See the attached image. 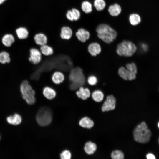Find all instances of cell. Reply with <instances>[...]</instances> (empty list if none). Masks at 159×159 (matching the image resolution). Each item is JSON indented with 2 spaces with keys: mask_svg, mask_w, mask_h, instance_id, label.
Returning a JSON list of instances; mask_svg holds the SVG:
<instances>
[{
  "mask_svg": "<svg viewBox=\"0 0 159 159\" xmlns=\"http://www.w3.org/2000/svg\"><path fill=\"white\" fill-rule=\"evenodd\" d=\"M52 120V112L49 107L44 106L38 110L36 116V120L40 126H45L49 125Z\"/></svg>",
  "mask_w": 159,
  "mask_h": 159,
  "instance_id": "obj_5",
  "label": "cell"
},
{
  "mask_svg": "<svg viewBox=\"0 0 159 159\" xmlns=\"http://www.w3.org/2000/svg\"><path fill=\"white\" fill-rule=\"evenodd\" d=\"M96 31L98 37L107 44L113 42L117 36L115 31L106 24H99L96 27Z\"/></svg>",
  "mask_w": 159,
  "mask_h": 159,
  "instance_id": "obj_3",
  "label": "cell"
},
{
  "mask_svg": "<svg viewBox=\"0 0 159 159\" xmlns=\"http://www.w3.org/2000/svg\"><path fill=\"white\" fill-rule=\"evenodd\" d=\"M77 39L82 43L85 42L90 37L89 32L84 29L80 28L75 33Z\"/></svg>",
  "mask_w": 159,
  "mask_h": 159,
  "instance_id": "obj_11",
  "label": "cell"
},
{
  "mask_svg": "<svg viewBox=\"0 0 159 159\" xmlns=\"http://www.w3.org/2000/svg\"><path fill=\"white\" fill-rule=\"evenodd\" d=\"M94 5L98 11L103 10L106 6V3L104 0H95Z\"/></svg>",
  "mask_w": 159,
  "mask_h": 159,
  "instance_id": "obj_28",
  "label": "cell"
},
{
  "mask_svg": "<svg viewBox=\"0 0 159 159\" xmlns=\"http://www.w3.org/2000/svg\"><path fill=\"white\" fill-rule=\"evenodd\" d=\"M16 32L18 38L21 39L27 38L29 34L27 29L23 26H20L17 28L16 30Z\"/></svg>",
  "mask_w": 159,
  "mask_h": 159,
  "instance_id": "obj_18",
  "label": "cell"
},
{
  "mask_svg": "<svg viewBox=\"0 0 159 159\" xmlns=\"http://www.w3.org/2000/svg\"><path fill=\"white\" fill-rule=\"evenodd\" d=\"M64 79V77L63 74L62 72L58 71L54 72L52 77V81L56 84L62 83Z\"/></svg>",
  "mask_w": 159,
  "mask_h": 159,
  "instance_id": "obj_21",
  "label": "cell"
},
{
  "mask_svg": "<svg viewBox=\"0 0 159 159\" xmlns=\"http://www.w3.org/2000/svg\"><path fill=\"white\" fill-rule=\"evenodd\" d=\"M129 20L131 24L132 25H136L141 22V18L139 15L136 14H132L130 15Z\"/></svg>",
  "mask_w": 159,
  "mask_h": 159,
  "instance_id": "obj_26",
  "label": "cell"
},
{
  "mask_svg": "<svg viewBox=\"0 0 159 159\" xmlns=\"http://www.w3.org/2000/svg\"><path fill=\"white\" fill-rule=\"evenodd\" d=\"M20 90L22 98L29 105L34 104L36 101L35 92L27 80H24L21 83Z\"/></svg>",
  "mask_w": 159,
  "mask_h": 159,
  "instance_id": "obj_4",
  "label": "cell"
},
{
  "mask_svg": "<svg viewBox=\"0 0 159 159\" xmlns=\"http://www.w3.org/2000/svg\"><path fill=\"white\" fill-rule=\"evenodd\" d=\"M110 157L112 159H124L125 154L122 151L115 150L111 152Z\"/></svg>",
  "mask_w": 159,
  "mask_h": 159,
  "instance_id": "obj_27",
  "label": "cell"
},
{
  "mask_svg": "<svg viewBox=\"0 0 159 159\" xmlns=\"http://www.w3.org/2000/svg\"><path fill=\"white\" fill-rule=\"evenodd\" d=\"M69 80L70 89L76 91L78 90L80 87H84L87 82V79L82 69L78 67H74L71 69Z\"/></svg>",
  "mask_w": 159,
  "mask_h": 159,
  "instance_id": "obj_1",
  "label": "cell"
},
{
  "mask_svg": "<svg viewBox=\"0 0 159 159\" xmlns=\"http://www.w3.org/2000/svg\"><path fill=\"white\" fill-rule=\"evenodd\" d=\"M66 16L67 18L69 20L71 21L74 20V17L72 10L68 11L66 13Z\"/></svg>",
  "mask_w": 159,
  "mask_h": 159,
  "instance_id": "obj_34",
  "label": "cell"
},
{
  "mask_svg": "<svg viewBox=\"0 0 159 159\" xmlns=\"http://www.w3.org/2000/svg\"><path fill=\"white\" fill-rule=\"evenodd\" d=\"M137 49L136 46L133 43L125 40L117 45L116 52L120 56L129 57L134 54Z\"/></svg>",
  "mask_w": 159,
  "mask_h": 159,
  "instance_id": "obj_6",
  "label": "cell"
},
{
  "mask_svg": "<svg viewBox=\"0 0 159 159\" xmlns=\"http://www.w3.org/2000/svg\"><path fill=\"white\" fill-rule=\"evenodd\" d=\"M40 51L42 54L45 56L51 55L53 52L52 48L47 44L41 46Z\"/></svg>",
  "mask_w": 159,
  "mask_h": 159,
  "instance_id": "obj_25",
  "label": "cell"
},
{
  "mask_svg": "<svg viewBox=\"0 0 159 159\" xmlns=\"http://www.w3.org/2000/svg\"><path fill=\"white\" fill-rule=\"evenodd\" d=\"M72 11L74 17V20L77 21L78 20L80 16L79 11L75 8L72 9Z\"/></svg>",
  "mask_w": 159,
  "mask_h": 159,
  "instance_id": "obj_33",
  "label": "cell"
},
{
  "mask_svg": "<svg viewBox=\"0 0 159 159\" xmlns=\"http://www.w3.org/2000/svg\"><path fill=\"white\" fill-rule=\"evenodd\" d=\"M71 156L70 152L68 150L64 151L60 155V157L62 159H70Z\"/></svg>",
  "mask_w": 159,
  "mask_h": 159,
  "instance_id": "obj_32",
  "label": "cell"
},
{
  "mask_svg": "<svg viewBox=\"0 0 159 159\" xmlns=\"http://www.w3.org/2000/svg\"><path fill=\"white\" fill-rule=\"evenodd\" d=\"M108 11L111 15L113 16H118L121 13V9L118 4L115 3L109 6Z\"/></svg>",
  "mask_w": 159,
  "mask_h": 159,
  "instance_id": "obj_20",
  "label": "cell"
},
{
  "mask_svg": "<svg viewBox=\"0 0 159 159\" xmlns=\"http://www.w3.org/2000/svg\"><path fill=\"white\" fill-rule=\"evenodd\" d=\"M126 67L127 69L135 74L137 73V68L135 64L134 63L127 64Z\"/></svg>",
  "mask_w": 159,
  "mask_h": 159,
  "instance_id": "obj_31",
  "label": "cell"
},
{
  "mask_svg": "<svg viewBox=\"0 0 159 159\" xmlns=\"http://www.w3.org/2000/svg\"><path fill=\"white\" fill-rule=\"evenodd\" d=\"M6 0H0V5L4 3Z\"/></svg>",
  "mask_w": 159,
  "mask_h": 159,
  "instance_id": "obj_37",
  "label": "cell"
},
{
  "mask_svg": "<svg viewBox=\"0 0 159 159\" xmlns=\"http://www.w3.org/2000/svg\"><path fill=\"white\" fill-rule=\"evenodd\" d=\"M141 47L144 51H146L147 49V45L145 44H141Z\"/></svg>",
  "mask_w": 159,
  "mask_h": 159,
  "instance_id": "obj_36",
  "label": "cell"
},
{
  "mask_svg": "<svg viewBox=\"0 0 159 159\" xmlns=\"http://www.w3.org/2000/svg\"><path fill=\"white\" fill-rule=\"evenodd\" d=\"M158 127L159 128V122L158 123Z\"/></svg>",
  "mask_w": 159,
  "mask_h": 159,
  "instance_id": "obj_38",
  "label": "cell"
},
{
  "mask_svg": "<svg viewBox=\"0 0 159 159\" xmlns=\"http://www.w3.org/2000/svg\"><path fill=\"white\" fill-rule=\"evenodd\" d=\"M34 39L36 44L40 46L46 44L47 41V36L42 33L36 34L34 37Z\"/></svg>",
  "mask_w": 159,
  "mask_h": 159,
  "instance_id": "obj_17",
  "label": "cell"
},
{
  "mask_svg": "<svg viewBox=\"0 0 159 159\" xmlns=\"http://www.w3.org/2000/svg\"><path fill=\"white\" fill-rule=\"evenodd\" d=\"M72 34V31L69 27L64 26L61 29L60 35L62 39L68 40L71 38Z\"/></svg>",
  "mask_w": 159,
  "mask_h": 159,
  "instance_id": "obj_19",
  "label": "cell"
},
{
  "mask_svg": "<svg viewBox=\"0 0 159 159\" xmlns=\"http://www.w3.org/2000/svg\"><path fill=\"white\" fill-rule=\"evenodd\" d=\"M76 94L79 99L86 100L90 96L91 93L90 89L87 87L83 86L80 87L76 92Z\"/></svg>",
  "mask_w": 159,
  "mask_h": 159,
  "instance_id": "obj_10",
  "label": "cell"
},
{
  "mask_svg": "<svg viewBox=\"0 0 159 159\" xmlns=\"http://www.w3.org/2000/svg\"><path fill=\"white\" fill-rule=\"evenodd\" d=\"M87 50L88 52L91 55L95 56L100 53L101 49L99 44L96 42H93L88 45Z\"/></svg>",
  "mask_w": 159,
  "mask_h": 159,
  "instance_id": "obj_12",
  "label": "cell"
},
{
  "mask_svg": "<svg viewBox=\"0 0 159 159\" xmlns=\"http://www.w3.org/2000/svg\"><path fill=\"white\" fill-rule=\"evenodd\" d=\"M2 42L5 46L7 47H11L15 41L14 36L11 34H6L2 37Z\"/></svg>",
  "mask_w": 159,
  "mask_h": 159,
  "instance_id": "obj_14",
  "label": "cell"
},
{
  "mask_svg": "<svg viewBox=\"0 0 159 159\" xmlns=\"http://www.w3.org/2000/svg\"><path fill=\"white\" fill-rule=\"evenodd\" d=\"M116 104V98L113 95L107 96L102 106V111L104 112L113 110L115 109Z\"/></svg>",
  "mask_w": 159,
  "mask_h": 159,
  "instance_id": "obj_7",
  "label": "cell"
},
{
  "mask_svg": "<svg viewBox=\"0 0 159 159\" xmlns=\"http://www.w3.org/2000/svg\"><path fill=\"white\" fill-rule=\"evenodd\" d=\"M146 158L148 159H155V156L151 153H149L147 155Z\"/></svg>",
  "mask_w": 159,
  "mask_h": 159,
  "instance_id": "obj_35",
  "label": "cell"
},
{
  "mask_svg": "<svg viewBox=\"0 0 159 159\" xmlns=\"http://www.w3.org/2000/svg\"><path fill=\"white\" fill-rule=\"evenodd\" d=\"M87 82L89 85L93 86L97 84V79L94 75L90 76L87 78Z\"/></svg>",
  "mask_w": 159,
  "mask_h": 159,
  "instance_id": "obj_30",
  "label": "cell"
},
{
  "mask_svg": "<svg viewBox=\"0 0 159 159\" xmlns=\"http://www.w3.org/2000/svg\"><path fill=\"white\" fill-rule=\"evenodd\" d=\"M82 11L86 13L91 12L92 10V5L91 3L88 1H83L81 5Z\"/></svg>",
  "mask_w": 159,
  "mask_h": 159,
  "instance_id": "obj_29",
  "label": "cell"
},
{
  "mask_svg": "<svg viewBox=\"0 0 159 159\" xmlns=\"http://www.w3.org/2000/svg\"><path fill=\"white\" fill-rule=\"evenodd\" d=\"M119 76L125 80H132L135 79L136 74L130 71L124 67H120L118 70Z\"/></svg>",
  "mask_w": 159,
  "mask_h": 159,
  "instance_id": "obj_9",
  "label": "cell"
},
{
  "mask_svg": "<svg viewBox=\"0 0 159 159\" xmlns=\"http://www.w3.org/2000/svg\"><path fill=\"white\" fill-rule=\"evenodd\" d=\"M133 136L136 142L144 144L148 143L150 140L151 133L146 123L144 122H142L134 128L133 132Z\"/></svg>",
  "mask_w": 159,
  "mask_h": 159,
  "instance_id": "obj_2",
  "label": "cell"
},
{
  "mask_svg": "<svg viewBox=\"0 0 159 159\" xmlns=\"http://www.w3.org/2000/svg\"><path fill=\"white\" fill-rule=\"evenodd\" d=\"M44 96L48 100H52L56 97V93L55 90L49 87H45L43 90Z\"/></svg>",
  "mask_w": 159,
  "mask_h": 159,
  "instance_id": "obj_15",
  "label": "cell"
},
{
  "mask_svg": "<svg viewBox=\"0 0 159 159\" xmlns=\"http://www.w3.org/2000/svg\"><path fill=\"white\" fill-rule=\"evenodd\" d=\"M84 149L87 154L91 155L94 154L96 151L97 146L95 143L89 141L85 143Z\"/></svg>",
  "mask_w": 159,
  "mask_h": 159,
  "instance_id": "obj_13",
  "label": "cell"
},
{
  "mask_svg": "<svg viewBox=\"0 0 159 159\" xmlns=\"http://www.w3.org/2000/svg\"><path fill=\"white\" fill-rule=\"evenodd\" d=\"M93 100L97 102H100L103 100L104 95L101 90H97L93 91L92 94Z\"/></svg>",
  "mask_w": 159,
  "mask_h": 159,
  "instance_id": "obj_23",
  "label": "cell"
},
{
  "mask_svg": "<svg viewBox=\"0 0 159 159\" xmlns=\"http://www.w3.org/2000/svg\"><path fill=\"white\" fill-rule=\"evenodd\" d=\"M29 61L32 64H37L40 62L42 54L40 51L38 49L32 48L29 50Z\"/></svg>",
  "mask_w": 159,
  "mask_h": 159,
  "instance_id": "obj_8",
  "label": "cell"
},
{
  "mask_svg": "<svg viewBox=\"0 0 159 159\" xmlns=\"http://www.w3.org/2000/svg\"></svg>",
  "mask_w": 159,
  "mask_h": 159,
  "instance_id": "obj_39",
  "label": "cell"
},
{
  "mask_svg": "<svg viewBox=\"0 0 159 159\" xmlns=\"http://www.w3.org/2000/svg\"><path fill=\"white\" fill-rule=\"evenodd\" d=\"M7 121L9 124L16 125H19L21 122L22 118L20 115L16 114L13 116H10L8 117Z\"/></svg>",
  "mask_w": 159,
  "mask_h": 159,
  "instance_id": "obj_22",
  "label": "cell"
},
{
  "mask_svg": "<svg viewBox=\"0 0 159 159\" xmlns=\"http://www.w3.org/2000/svg\"><path fill=\"white\" fill-rule=\"evenodd\" d=\"M79 124L80 126L82 127L90 129L94 126V122L90 118L85 117L80 120Z\"/></svg>",
  "mask_w": 159,
  "mask_h": 159,
  "instance_id": "obj_16",
  "label": "cell"
},
{
  "mask_svg": "<svg viewBox=\"0 0 159 159\" xmlns=\"http://www.w3.org/2000/svg\"><path fill=\"white\" fill-rule=\"evenodd\" d=\"M11 59L10 54L8 52L5 51H3L0 52V63L2 64L8 63L10 62Z\"/></svg>",
  "mask_w": 159,
  "mask_h": 159,
  "instance_id": "obj_24",
  "label": "cell"
}]
</instances>
